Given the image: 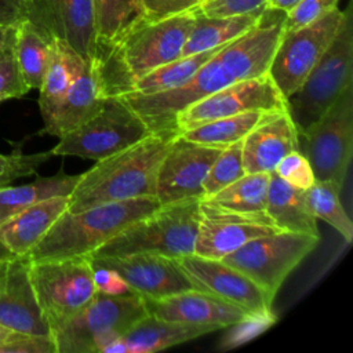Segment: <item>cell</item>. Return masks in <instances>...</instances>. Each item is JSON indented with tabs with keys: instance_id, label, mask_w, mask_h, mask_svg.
I'll list each match as a JSON object with an SVG mask.
<instances>
[{
	"instance_id": "6da1fadb",
	"label": "cell",
	"mask_w": 353,
	"mask_h": 353,
	"mask_svg": "<svg viewBox=\"0 0 353 353\" xmlns=\"http://www.w3.org/2000/svg\"><path fill=\"white\" fill-rule=\"evenodd\" d=\"M284 32V11L266 10L259 22L221 47L182 85L159 94L119 95L153 134L176 135L181 110L233 83L268 73Z\"/></svg>"
},
{
	"instance_id": "7a4b0ae2",
	"label": "cell",
	"mask_w": 353,
	"mask_h": 353,
	"mask_svg": "<svg viewBox=\"0 0 353 353\" xmlns=\"http://www.w3.org/2000/svg\"><path fill=\"white\" fill-rule=\"evenodd\" d=\"M193 22L194 10L157 21L139 18L130 25L94 61L103 94H127L139 77L179 58Z\"/></svg>"
},
{
	"instance_id": "3957f363",
	"label": "cell",
	"mask_w": 353,
	"mask_h": 353,
	"mask_svg": "<svg viewBox=\"0 0 353 353\" xmlns=\"http://www.w3.org/2000/svg\"><path fill=\"white\" fill-rule=\"evenodd\" d=\"M175 135L150 134L127 149L97 160L80 178L69 196V211L103 203L156 197L160 163Z\"/></svg>"
},
{
	"instance_id": "277c9868",
	"label": "cell",
	"mask_w": 353,
	"mask_h": 353,
	"mask_svg": "<svg viewBox=\"0 0 353 353\" xmlns=\"http://www.w3.org/2000/svg\"><path fill=\"white\" fill-rule=\"evenodd\" d=\"M156 197L103 203L63 211L43 239L25 255L28 261L88 256L135 221L160 207Z\"/></svg>"
},
{
	"instance_id": "5b68a950",
	"label": "cell",
	"mask_w": 353,
	"mask_h": 353,
	"mask_svg": "<svg viewBox=\"0 0 353 353\" xmlns=\"http://www.w3.org/2000/svg\"><path fill=\"white\" fill-rule=\"evenodd\" d=\"M200 219V199L163 204L127 226L88 256L145 252L178 259L192 255Z\"/></svg>"
},
{
	"instance_id": "8992f818",
	"label": "cell",
	"mask_w": 353,
	"mask_h": 353,
	"mask_svg": "<svg viewBox=\"0 0 353 353\" xmlns=\"http://www.w3.org/2000/svg\"><path fill=\"white\" fill-rule=\"evenodd\" d=\"M142 296L95 292L91 302L51 331L57 353H103L132 324L148 316Z\"/></svg>"
},
{
	"instance_id": "52a82bcc",
	"label": "cell",
	"mask_w": 353,
	"mask_h": 353,
	"mask_svg": "<svg viewBox=\"0 0 353 353\" xmlns=\"http://www.w3.org/2000/svg\"><path fill=\"white\" fill-rule=\"evenodd\" d=\"M350 85H353V21L352 6H347L343 23L332 43L302 85L287 99L288 113L298 134L316 123Z\"/></svg>"
},
{
	"instance_id": "ba28073f",
	"label": "cell",
	"mask_w": 353,
	"mask_h": 353,
	"mask_svg": "<svg viewBox=\"0 0 353 353\" xmlns=\"http://www.w3.org/2000/svg\"><path fill=\"white\" fill-rule=\"evenodd\" d=\"M28 272L51 331L85 307L97 292L88 256L28 261Z\"/></svg>"
},
{
	"instance_id": "9c48e42d",
	"label": "cell",
	"mask_w": 353,
	"mask_h": 353,
	"mask_svg": "<svg viewBox=\"0 0 353 353\" xmlns=\"http://www.w3.org/2000/svg\"><path fill=\"white\" fill-rule=\"evenodd\" d=\"M142 119L120 98L108 97L99 113L65 134L51 149L54 156L102 160L149 137Z\"/></svg>"
},
{
	"instance_id": "30bf717a",
	"label": "cell",
	"mask_w": 353,
	"mask_h": 353,
	"mask_svg": "<svg viewBox=\"0 0 353 353\" xmlns=\"http://www.w3.org/2000/svg\"><path fill=\"white\" fill-rule=\"evenodd\" d=\"M299 138L314 179L332 181L343 188L353 150V85L347 87L328 110Z\"/></svg>"
},
{
	"instance_id": "8fae6325",
	"label": "cell",
	"mask_w": 353,
	"mask_h": 353,
	"mask_svg": "<svg viewBox=\"0 0 353 353\" xmlns=\"http://www.w3.org/2000/svg\"><path fill=\"white\" fill-rule=\"evenodd\" d=\"M319 241V236L279 230L247 241L222 261L276 296L287 276Z\"/></svg>"
},
{
	"instance_id": "7c38bea8",
	"label": "cell",
	"mask_w": 353,
	"mask_h": 353,
	"mask_svg": "<svg viewBox=\"0 0 353 353\" xmlns=\"http://www.w3.org/2000/svg\"><path fill=\"white\" fill-rule=\"evenodd\" d=\"M343 19L345 10L335 7L303 28L283 32L268 74L285 99L302 85L332 43Z\"/></svg>"
},
{
	"instance_id": "4fadbf2b",
	"label": "cell",
	"mask_w": 353,
	"mask_h": 353,
	"mask_svg": "<svg viewBox=\"0 0 353 353\" xmlns=\"http://www.w3.org/2000/svg\"><path fill=\"white\" fill-rule=\"evenodd\" d=\"M287 99L268 73L241 80L193 102L175 119V131L197 127L203 123L245 112H284Z\"/></svg>"
},
{
	"instance_id": "5bb4252c",
	"label": "cell",
	"mask_w": 353,
	"mask_h": 353,
	"mask_svg": "<svg viewBox=\"0 0 353 353\" xmlns=\"http://www.w3.org/2000/svg\"><path fill=\"white\" fill-rule=\"evenodd\" d=\"M26 19L50 40L61 39L84 61H95L94 0H26Z\"/></svg>"
},
{
	"instance_id": "9a60e30c",
	"label": "cell",
	"mask_w": 353,
	"mask_h": 353,
	"mask_svg": "<svg viewBox=\"0 0 353 353\" xmlns=\"http://www.w3.org/2000/svg\"><path fill=\"white\" fill-rule=\"evenodd\" d=\"M222 148L200 145L175 135L164 154L156 182L160 204L203 199L204 178Z\"/></svg>"
},
{
	"instance_id": "2e32d148",
	"label": "cell",
	"mask_w": 353,
	"mask_h": 353,
	"mask_svg": "<svg viewBox=\"0 0 353 353\" xmlns=\"http://www.w3.org/2000/svg\"><path fill=\"white\" fill-rule=\"evenodd\" d=\"M194 290L225 299L250 313L269 312L274 295L222 259L185 255L176 259Z\"/></svg>"
},
{
	"instance_id": "e0dca14e",
	"label": "cell",
	"mask_w": 353,
	"mask_h": 353,
	"mask_svg": "<svg viewBox=\"0 0 353 353\" xmlns=\"http://www.w3.org/2000/svg\"><path fill=\"white\" fill-rule=\"evenodd\" d=\"M88 258L92 266L114 269L134 292L143 299H160L186 290H194L174 258L145 252Z\"/></svg>"
},
{
	"instance_id": "ac0fdd59",
	"label": "cell",
	"mask_w": 353,
	"mask_h": 353,
	"mask_svg": "<svg viewBox=\"0 0 353 353\" xmlns=\"http://www.w3.org/2000/svg\"><path fill=\"white\" fill-rule=\"evenodd\" d=\"M0 325L21 334L51 335L36 299L25 256H14L0 280Z\"/></svg>"
},
{
	"instance_id": "d6986e66",
	"label": "cell",
	"mask_w": 353,
	"mask_h": 353,
	"mask_svg": "<svg viewBox=\"0 0 353 353\" xmlns=\"http://www.w3.org/2000/svg\"><path fill=\"white\" fill-rule=\"evenodd\" d=\"M298 130L288 113L272 112L241 141L245 174L273 172L279 161L294 150H301Z\"/></svg>"
},
{
	"instance_id": "ffe728a7",
	"label": "cell",
	"mask_w": 353,
	"mask_h": 353,
	"mask_svg": "<svg viewBox=\"0 0 353 353\" xmlns=\"http://www.w3.org/2000/svg\"><path fill=\"white\" fill-rule=\"evenodd\" d=\"M148 313L172 321L212 324L221 328L241 320L250 312L212 294L186 290L160 299H143Z\"/></svg>"
},
{
	"instance_id": "44dd1931",
	"label": "cell",
	"mask_w": 353,
	"mask_h": 353,
	"mask_svg": "<svg viewBox=\"0 0 353 353\" xmlns=\"http://www.w3.org/2000/svg\"><path fill=\"white\" fill-rule=\"evenodd\" d=\"M269 175L270 172L244 174L214 196L201 199V215L273 226L265 214Z\"/></svg>"
},
{
	"instance_id": "7402d4cb",
	"label": "cell",
	"mask_w": 353,
	"mask_h": 353,
	"mask_svg": "<svg viewBox=\"0 0 353 353\" xmlns=\"http://www.w3.org/2000/svg\"><path fill=\"white\" fill-rule=\"evenodd\" d=\"M106 98L94 62L87 61L50 120L44 123L41 132L57 138L63 137L99 113Z\"/></svg>"
},
{
	"instance_id": "603a6c76",
	"label": "cell",
	"mask_w": 353,
	"mask_h": 353,
	"mask_svg": "<svg viewBox=\"0 0 353 353\" xmlns=\"http://www.w3.org/2000/svg\"><path fill=\"white\" fill-rule=\"evenodd\" d=\"M69 197H52L26 207L0 222V243L15 256H25L68 210Z\"/></svg>"
},
{
	"instance_id": "cb8c5ba5",
	"label": "cell",
	"mask_w": 353,
	"mask_h": 353,
	"mask_svg": "<svg viewBox=\"0 0 353 353\" xmlns=\"http://www.w3.org/2000/svg\"><path fill=\"white\" fill-rule=\"evenodd\" d=\"M218 330L221 327L212 324L172 321L148 314L123 334V342L125 353H153Z\"/></svg>"
},
{
	"instance_id": "d4e9b609",
	"label": "cell",
	"mask_w": 353,
	"mask_h": 353,
	"mask_svg": "<svg viewBox=\"0 0 353 353\" xmlns=\"http://www.w3.org/2000/svg\"><path fill=\"white\" fill-rule=\"evenodd\" d=\"M265 214L279 230L320 237L317 219L307 205L305 190L291 186L274 171L269 175Z\"/></svg>"
},
{
	"instance_id": "484cf974",
	"label": "cell",
	"mask_w": 353,
	"mask_h": 353,
	"mask_svg": "<svg viewBox=\"0 0 353 353\" xmlns=\"http://www.w3.org/2000/svg\"><path fill=\"white\" fill-rule=\"evenodd\" d=\"M273 232L279 230L261 223L201 215L194 243V255L208 259H222L247 241Z\"/></svg>"
},
{
	"instance_id": "4316f807",
	"label": "cell",
	"mask_w": 353,
	"mask_h": 353,
	"mask_svg": "<svg viewBox=\"0 0 353 353\" xmlns=\"http://www.w3.org/2000/svg\"><path fill=\"white\" fill-rule=\"evenodd\" d=\"M85 62L63 40L52 39L50 62L39 88V108L44 123L50 120L72 83L83 72Z\"/></svg>"
},
{
	"instance_id": "83f0119b",
	"label": "cell",
	"mask_w": 353,
	"mask_h": 353,
	"mask_svg": "<svg viewBox=\"0 0 353 353\" xmlns=\"http://www.w3.org/2000/svg\"><path fill=\"white\" fill-rule=\"evenodd\" d=\"M266 10L268 8L236 17L211 18L197 12L194 8V22L183 44L181 57L212 50L236 40L254 28Z\"/></svg>"
},
{
	"instance_id": "f1b7e54d",
	"label": "cell",
	"mask_w": 353,
	"mask_h": 353,
	"mask_svg": "<svg viewBox=\"0 0 353 353\" xmlns=\"http://www.w3.org/2000/svg\"><path fill=\"white\" fill-rule=\"evenodd\" d=\"M80 178L59 170L51 176H37L34 181L19 186H0V222L15 212L52 197H69Z\"/></svg>"
},
{
	"instance_id": "f546056e",
	"label": "cell",
	"mask_w": 353,
	"mask_h": 353,
	"mask_svg": "<svg viewBox=\"0 0 353 353\" xmlns=\"http://www.w3.org/2000/svg\"><path fill=\"white\" fill-rule=\"evenodd\" d=\"M51 41L30 21L23 19L15 26L14 54L26 87L39 90L51 57Z\"/></svg>"
},
{
	"instance_id": "4dcf8cb0",
	"label": "cell",
	"mask_w": 353,
	"mask_h": 353,
	"mask_svg": "<svg viewBox=\"0 0 353 353\" xmlns=\"http://www.w3.org/2000/svg\"><path fill=\"white\" fill-rule=\"evenodd\" d=\"M272 112H245L234 116L215 119L203 123L178 135L182 138L214 148H226L243 138Z\"/></svg>"
},
{
	"instance_id": "1f68e13d",
	"label": "cell",
	"mask_w": 353,
	"mask_h": 353,
	"mask_svg": "<svg viewBox=\"0 0 353 353\" xmlns=\"http://www.w3.org/2000/svg\"><path fill=\"white\" fill-rule=\"evenodd\" d=\"M223 47V46H221ZM221 47L207 50L203 52H197L193 55L179 57L165 65H161L149 73L139 77L130 88L127 94H139V95H150L165 92L174 90L182 84H185L197 69L211 58Z\"/></svg>"
},
{
	"instance_id": "d6a6232c",
	"label": "cell",
	"mask_w": 353,
	"mask_h": 353,
	"mask_svg": "<svg viewBox=\"0 0 353 353\" xmlns=\"http://www.w3.org/2000/svg\"><path fill=\"white\" fill-rule=\"evenodd\" d=\"M341 190L342 186L332 181L314 179L305 190V197L314 218L331 225L346 243H350L353 240V222L341 203Z\"/></svg>"
},
{
	"instance_id": "836d02e7",
	"label": "cell",
	"mask_w": 353,
	"mask_h": 353,
	"mask_svg": "<svg viewBox=\"0 0 353 353\" xmlns=\"http://www.w3.org/2000/svg\"><path fill=\"white\" fill-rule=\"evenodd\" d=\"M94 11L98 52L141 18L138 0H94Z\"/></svg>"
},
{
	"instance_id": "e575fe53",
	"label": "cell",
	"mask_w": 353,
	"mask_h": 353,
	"mask_svg": "<svg viewBox=\"0 0 353 353\" xmlns=\"http://www.w3.org/2000/svg\"><path fill=\"white\" fill-rule=\"evenodd\" d=\"M245 174L243 167L241 141L223 148L212 161L204 182L203 199L211 197L228 185L233 183Z\"/></svg>"
},
{
	"instance_id": "d590c367",
	"label": "cell",
	"mask_w": 353,
	"mask_h": 353,
	"mask_svg": "<svg viewBox=\"0 0 353 353\" xmlns=\"http://www.w3.org/2000/svg\"><path fill=\"white\" fill-rule=\"evenodd\" d=\"M276 321L277 317L272 310L248 313L241 320L229 325V331L225 332L223 338L221 339L219 349L230 350L243 343H247L248 341L256 338L263 331L270 328Z\"/></svg>"
},
{
	"instance_id": "8d00e7d4",
	"label": "cell",
	"mask_w": 353,
	"mask_h": 353,
	"mask_svg": "<svg viewBox=\"0 0 353 353\" xmlns=\"http://www.w3.org/2000/svg\"><path fill=\"white\" fill-rule=\"evenodd\" d=\"M52 156L51 149L33 154H25L19 148L10 154L0 153V186H6L18 178L36 174L37 168Z\"/></svg>"
},
{
	"instance_id": "74e56055",
	"label": "cell",
	"mask_w": 353,
	"mask_h": 353,
	"mask_svg": "<svg viewBox=\"0 0 353 353\" xmlns=\"http://www.w3.org/2000/svg\"><path fill=\"white\" fill-rule=\"evenodd\" d=\"M274 172L294 188L306 190L314 182L313 170L301 150L284 156L274 168Z\"/></svg>"
},
{
	"instance_id": "f35d334b",
	"label": "cell",
	"mask_w": 353,
	"mask_h": 353,
	"mask_svg": "<svg viewBox=\"0 0 353 353\" xmlns=\"http://www.w3.org/2000/svg\"><path fill=\"white\" fill-rule=\"evenodd\" d=\"M339 0H299L284 12V32L303 28L338 7Z\"/></svg>"
},
{
	"instance_id": "ab89813d",
	"label": "cell",
	"mask_w": 353,
	"mask_h": 353,
	"mask_svg": "<svg viewBox=\"0 0 353 353\" xmlns=\"http://www.w3.org/2000/svg\"><path fill=\"white\" fill-rule=\"evenodd\" d=\"M28 92L29 88L22 79L14 50L11 47L0 55V102L21 98Z\"/></svg>"
},
{
	"instance_id": "60d3db41",
	"label": "cell",
	"mask_w": 353,
	"mask_h": 353,
	"mask_svg": "<svg viewBox=\"0 0 353 353\" xmlns=\"http://www.w3.org/2000/svg\"><path fill=\"white\" fill-rule=\"evenodd\" d=\"M268 0H205L196 11L211 18L236 17L266 8Z\"/></svg>"
},
{
	"instance_id": "b9f144b4",
	"label": "cell",
	"mask_w": 353,
	"mask_h": 353,
	"mask_svg": "<svg viewBox=\"0 0 353 353\" xmlns=\"http://www.w3.org/2000/svg\"><path fill=\"white\" fill-rule=\"evenodd\" d=\"M205 0H138L141 18L157 21L197 8Z\"/></svg>"
},
{
	"instance_id": "7bdbcfd3",
	"label": "cell",
	"mask_w": 353,
	"mask_h": 353,
	"mask_svg": "<svg viewBox=\"0 0 353 353\" xmlns=\"http://www.w3.org/2000/svg\"><path fill=\"white\" fill-rule=\"evenodd\" d=\"M0 353H57L51 335H30L12 332L0 345Z\"/></svg>"
},
{
	"instance_id": "ee69618b",
	"label": "cell",
	"mask_w": 353,
	"mask_h": 353,
	"mask_svg": "<svg viewBox=\"0 0 353 353\" xmlns=\"http://www.w3.org/2000/svg\"><path fill=\"white\" fill-rule=\"evenodd\" d=\"M92 280H94L95 290L98 292H102V294H108V295H132V294H137L127 284V281L112 268L92 266Z\"/></svg>"
},
{
	"instance_id": "f6af8a7d",
	"label": "cell",
	"mask_w": 353,
	"mask_h": 353,
	"mask_svg": "<svg viewBox=\"0 0 353 353\" xmlns=\"http://www.w3.org/2000/svg\"><path fill=\"white\" fill-rule=\"evenodd\" d=\"M26 19V0H0V26H17Z\"/></svg>"
},
{
	"instance_id": "bcb514c9",
	"label": "cell",
	"mask_w": 353,
	"mask_h": 353,
	"mask_svg": "<svg viewBox=\"0 0 353 353\" xmlns=\"http://www.w3.org/2000/svg\"><path fill=\"white\" fill-rule=\"evenodd\" d=\"M15 39V26H0V55L12 47Z\"/></svg>"
},
{
	"instance_id": "7dc6e473",
	"label": "cell",
	"mask_w": 353,
	"mask_h": 353,
	"mask_svg": "<svg viewBox=\"0 0 353 353\" xmlns=\"http://www.w3.org/2000/svg\"><path fill=\"white\" fill-rule=\"evenodd\" d=\"M299 0H268L266 8L268 10H277V11H284L287 12L291 10Z\"/></svg>"
},
{
	"instance_id": "c3c4849f",
	"label": "cell",
	"mask_w": 353,
	"mask_h": 353,
	"mask_svg": "<svg viewBox=\"0 0 353 353\" xmlns=\"http://www.w3.org/2000/svg\"><path fill=\"white\" fill-rule=\"evenodd\" d=\"M15 255H12L1 243H0V262H6V261H10L12 259Z\"/></svg>"
},
{
	"instance_id": "681fc988",
	"label": "cell",
	"mask_w": 353,
	"mask_h": 353,
	"mask_svg": "<svg viewBox=\"0 0 353 353\" xmlns=\"http://www.w3.org/2000/svg\"><path fill=\"white\" fill-rule=\"evenodd\" d=\"M12 332H14V331H11V330H8V328L0 325V345L4 343V342L10 338V335H11Z\"/></svg>"
},
{
	"instance_id": "f907efd6",
	"label": "cell",
	"mask_w": 353,
	"mask_h": 353,
	"mask_svg": "<svg viewBox=\"0 0 353 353\" xmlns=\"http://www.w3.org/2000/svg\"><path fill=\"white\" fill-rule=\"evenodd\" d=\"M7 262H8V261H6V262H0V280L3 279V276H4V273H6Z\"/></svg>"
}]
</instances>
